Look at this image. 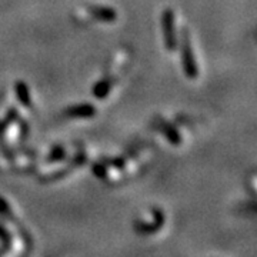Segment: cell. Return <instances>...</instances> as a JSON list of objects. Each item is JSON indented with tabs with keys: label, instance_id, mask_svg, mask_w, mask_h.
Segmentation results:
<instances>
[{
	"label": "cell",
	"instance_id": "cell-3",
	"mask_svg": "<svg viewBox=\"0 0 257 257\" xmlns=\"http://www.w3.org/2000/svg\"><path fill=\"white\" fill-rule=\"evenodd\" d=\"M64 114L72 119H92L96 116V107L90 103L73 104L64 110Z\"/></svg>",
	"mask_w": 257,
	"mask_h": 257
},
{
	"label": "cell",
	"instance_id": "cell-4",
	"mask_svg": "<svg viewBox=\"0 0 257 257\" xmlns=\"http://www.w3.org/2000/svg\"><path fill=\"white\" fill-rule=\"evenodd\" d=\"M156 127L165 135L166 139L173 146H179L182 143V135H180V132L175 126H172L170 123H167L163 119H156Z\"/></svg>",
	"mask_w": 257,
	"mask_h": 257
},
{
	"label": "cell",
	"instance_id": "cell-12",
	"mask_svg": "<svg viewBox=\"0 0 257 257\" xmlns=\"http://www.w3.org/2000/svg\"><path fill=\"white\" fill-rule=\"evenodd\" d=\"M20 130H22V138L25 139L26 136H28V132H29L28 123H26L25 120H20Z\"/></svg>",
	"mask_w": 257,
	"mask_h": 257
},
{
	"label": "cell",
	"instance_id": "cell-1",
	"mask_svg": "<svg viewBox=\"0 0 257 257\" xmlns=\"http://www.w3.org/2000/svg\"><path fill=\"white\" fill-rule=\"evenodd\" d=\"M182 66H183L184 74L189 79H196L199 70H197V63L194 59V53L192 49V42L187 29H182Z\"/></svg>",
	"mask_w": 257,
	"mask_h": 257
},
{
	"label": "cell",
	"instance_id": "cell-10",
	"mask_svg": "<svg viewBox=\"0 0 257 257\" xmlns=\"http://www.w3.org/2000/svg\"><path fill=\"white\" fill-rule=\"evenodd\" d=\"M19 120V111L15 109V107H10L9 110H8V114H6V117L5 120L2 121L6 127L12 124V123H15V121H18Z\"/></svg>",
	"mask_w": 257,
	"mask_h": 257
},
{
	"label": "cell",
	"instance_id": "cell-2",
	"mask_svg": "<svg viewBox=\"0 0 257 257\" xmlns=\"http://www.w3.org/2000/svg\"><path fill=\"white\" fill-rule=\"evenodd\" d=\"M162 32H163V40L165 47L169 52L177 50V36L175 30V15L172 9H165L162 13Z\"/></svg>",
	"mask_w": 257,
	"mask_h": 257
},
{
	"label": "cell",
	"instance_id": "cell-6",
	"mask_svg": "<svg viewBox=\"0 0 257 257\" xmlns=\"http://www.w3.org/2000/svg\"><path fill=\"white\" fill-rule=\"evenodd\" d=\"M15 93H16V97L20 101V104L26 109H32L33 107V101H32V96H30V90H29V86L25 82L19 80L15 83Z\"/></svg>",
	"mask_w": 257,
	"mask_h": 257
},
{
	"label": "cell",
	"instance_id": "cell-8",
	"mask_svg": "<svg viewBox=\"0 0 257 257\" xmlns=\"http://www.w3.org/2000/svg\"><path fill=\"white\" fill-rule=\"evenodd\" d=\"M66 156H67V152H66L64 147L55 146L50 150V153L47 155L46 163H57V162H62V160L66 159Z\"/></svg>",
	"mask_w": 257,
	"mask_h": 257
},
{
	"label": "cell",
	"instance_id": "cell-9",
	"mask_svg": "<svg viewBox=\"0 0 257 257\" xmlns=\"http://www.w3.org/2000/svg\"><path fill=\"white\" fill-rule=\"evenodd\" d=\"M92 172L96 177L104 179V177L107 176V167L103 165L101 162H97V163H94V165L92 166Z\"/></svg>",
	"mask_w": 257,
	"mask_h": 257
},
{
	"label": "cell",
	"instance_id": "cell-7",
	"mask_svg": "<svg viewBox=\"0 0 257 257\" xmlns=\"http://www.w3.org/2000/svg\"><path fill=\"white\" fill-rule=\"evenodd\" d=\"M111 86H113V79H110V77L101 79V80H99V82L93 86V96H94L96 99H99V100H103V99L107 97V94L110 93Z\"/></svg>",
	"mask_w": 257,
	"mask_h": 257
},
{
	"label": "cell",
	"instance_id": "cell-5",
	"mask_svg": "<svg viewBox=\"0 0 257 257\" xmlns=\"http://www.w3.org/2000/svg\"><path fill=\"white\" fill-rule=\"evenodd\" d=\"M87 12L92 15L93 18L100 20V22H106V23H110L114 22L117 19V13L116 10L107 8V6H89Z\"/></svg>",
	"mask_w": 257,
	"mask_h": 257
},
{
	"label": "cell",
	"instance_id": "cell-11",
	"mask_svg": "<svg viewBox=\"0 0 257 257\" xmlns=\"http://www.w3.org/2000/svg\"><path fill=\"white\" fill-rule=\"evenodd\" d=\"M110 165L117 167V169H121V167H124V165H126V160H124V157H116V159L110 160Z\"/></svg>",
	"mask_w": 257,
	"mask_h": 257
}]
</instances>
